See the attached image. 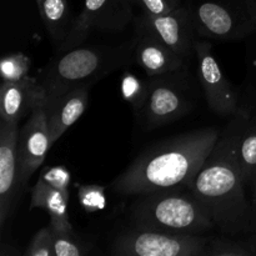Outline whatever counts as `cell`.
I'll return each instance as SVG.
<instances>
[{
    "instance_id": "22",
    "label": "cell",
    "mask_w": 256,
    "mask_h": 256,
    "mask_svg": "<svg viewBox=\"0 0 256 256\" xmlns=\"http://www.w3.org/2000/svg\"><path fill=\"white\" fill-rule=\"evenodd\" d=\"M122 98L132 105V112L136 115L146 96V78L140 79L136 75L125 72L122 79Z\"/></svg>"
},
{
    "instance_id": "17",
    "label": "cell",
    "mask_w": 256,
    "mask_h": 256,
    "mask_svg": "<svg viewBox=\"0 0 256 256\" xmlns=\"http://www.w3.org/2000/svg\"><path fill=\"white\" fill-rule=\"evenodd\" d=\"M69 195L38 180L32 190L30 209L35 208L44 209L50 216L49 225L52 229L69 232L74 229L70 222L69 212H68Z\"/></svg>"
},
{
    "instance_id": "25",
    "label": "cell",
    "mask_w": 256,
    "mask_h": 256,
    "mask_svg": "<svg viewBox=\"0 0 256 256\" xmlns=\"http://www.w3.org/2000/svg\"><path fill=\"white\" fill-rule=\"evenodd\" d=\"M38 180L42 182L44 184L49 185V186L54 188V189L65 192V194H69L72 174L64 166H52L45 169Z\"/></svg>"
},
{
    "instance_id": "30",
    "label": "cell",
    "mask_w": 256,
    "mask_h": 256,
    "mask_svg": "<svg viewBox=\"0 0 256 256\" xmlns=\"http://www.w3.org/2000/svg\"><path fill=\"white\" fill-rule=\"evenodd\" d=\"M39 2H40V0H36V4H39Z\"/></svg>"
},
{
    "instance_id": "23",
    "label": "cell",
    "mask_w": 256,
    "mask_h": 256,
    "mask_svg": "<svg viewBox=\"0 0 256 256\" xmlns=\"http://www.w3.org/2000/svg\"><path fill=\"white\" fill-rule=\"evenodd\" d=\"M104 188L100 185H82L79 186L78 196L82 209L86 212H95L102 210L106 205Z\"/></svg>"
},
{
    "instance_id": "18",
    "label": "cell",
    "mask_w": 256,
    "mask_h": 256,
    "mask_svg": "<svg viewBox=\"0 0 256 256\" xmlns=\"http://www.w3.org/2000/svg\"><path fill=\"white\" fill-rule=\"evenodd\" d=\"M38 8L56 52L69 38L76 16H72L68 0H40Z\"/></svg>"
},
{
    "instance_id": "1",
    "label": "cell",
    "mask_w": 256,
    "mask_h": 256,
    "mask_svg": "<svg viewBox=\"0 0 256 256\" xmlns=\"http://www.w3.org/2000/svg\"><path fill=\"white\" fill-rule=\"evenodd\" d=\"M222 130L204 128L158 142L118 175L110 189L129 198L168 189H188L219 140Z\"/></svg>"
},
{
    "instance_id": "28",
    "label": "cell",
    "mask_w": 256,
    "mask_h": 256,
    "mask_svg": "<svg viewBox=\"0 0 256 256\" xmlns=\"http://www.w3.org/2000/svg\"><path fill=\"white\" fill-rule=\"evenodd\" d=\"M248 195H249L250 206H252V220H250V226H252V222L256 220V175L248 189Z\"/></svg>"
},
{
    "instance_id": "29",
    "label": "cell",
    "mask_w": 256,
    "mask_h": 256,
    "mask_svg": "<svg viewBox=\"0 0 256 256\" xmlns=\"http://www.w3.org/2000/svg\"><path fill=\"white\" fill-rule=\"evenodd\" d=\"M245 236H246L248 242H249L250 246H252V252H254V256H256V220L250 226L249 234L245 235Z\"/></svg>"
},
{
    "instance_id": "16",
    "label": "cell",
    "mask_w": 256,
    "mask_h": 256,
    "mask_svg": "<svg viewBox=\"0 0 256 256\" xmlns=\"http://www.w3.org/2000/svg\"><path fill=\"white\" fill-rule=\"evenodd\" d=\"M45 102V92L36 78L25 76L18 82H2L0 89V118L19 124L38 105Z\"/></svg>"
},
{
    "instance_id": "10",
    "label": "cell",
    "mask_w": 256,
    "mask_h": 256,
    "mask_svg": "<svg viewBox=\"0 0 256 256\" xmlns=\"http://www.w3.org/2000/svg\"><path fill=\"white\" fill-rule=\"evenodd\" d=\"M134 29L144 30L174 50L178 55L192 62L195 56V42L199 39L192 14L186 4L162 15L140 12L134 18Z\"/></svg>"
},
{
    "instance_id": "27",
    "label": "cell",
    "mask_w": 256,
    "mask_h": 256,
    "mask_svg": "<svg viewBox=\"0 0 256 256\" xmlns=\"http://www.w3.org/2000/svg\"><path fill=\"white\" fill-rule=\"evenodd\" d=\"M246 40L248 75L245 82L256 88V32Z\"/></svg>"
},
{
    "instance_id": "2",
    "label": "cell",
    "mask_w": 256,
    "mask_h": 256,
    "mask_svg": "<svg viewBox=\"0 0 256 256\" xmlns=\"http://www.w3.org/2000/svg\"><path fill=\"white\" fill-rule=\"evenodd\" d=\"M238 116L222 130L212 154L196 174L190 190L204 204L220 234L248 235L252 206L236 150Z\"/></svg>"
},
{
    "instance_id": "6",
    "label": "cell",
    "mask_w": 256,
    "mask_h": 256,
    "mask_svg": "<svg viewBox=\"0 0 256 256\" xmlns=\"http://www.w3.org/2000/svg\"><path fill=\"white\" fill-rule=\"evenodd\" d=\"M199 39L244 40L256 32V0H185Z\"/></svg>"
},
{
    "instance_id": "3",
    "label": "cell",
    "mask_w": 256,
    "mask_h": 256,
    "mask_svg": "<svg viewBox=\"0 0 256 256\" xmlns=\"http://www.w3.org/2000/svg\"><path fill=\"white\" fill-rule=\"evenodd\" d=\"M134 38L118 44L79 45L55 56L38 74L45 99L72 88L92 86L120 68L134 64Z\"/></svg>"
},
{
    "instance_id": "21",
    "label": "cell",
    "mask_w": 256,
    "mask_h": 256,
    "mask_svg": "<svg viewBox=\"0 0 256 256\" xmlns=\"http://www.w3.org/2000/svg\"><path fill=\"white\" fill-rule=\"evenodd\" d=\"M32 60L22 52L5 55L0 62V75L2 82H18L29 75Z\"/></svg>"
},
{
    "instance_id": "14",
    "label": "cell",
    "mask_w": 256,
    "mask_h": 256,
    "mask_svg": "<svg viewBox=\"0 0 256 256\" xmlns=\"http://www.w3.org/2000/svg\"><path fill=\"white\" fill-rule=\"evenodd\" d=\"M89 92L90 86L80 85L45 99L44 109L52 144L84 114L89 104Z\"/></svg>"
},
{
    "instance_id": "11",
    "label": "cell",
    "mask_w": 256,
    "mask_h": 256,
    "mask_svg": "<svg viewBox=\"0 0 256 256\" xmlns=\"http://www.w3.org/2000/svg\"><path fill=\"white\" fill-rule=\"evenodd\" d=\"M20 128L16 122H0V228L12 215L19 195L22 182L18 160V136Z\"/></svg>"
},
{
    "instance_id": "8",
    "label": "cell",
    "mask_w": 256,
    "mask_h": 256,
    "mask_svg": "<svg viewBox=\"0 0 256 256\" xmlns=\"http://www.w3.org/2000/svg\"><path fill=\"white\" fill-rule=\"evenodd\" d=\"M132 0H84L66 42L55 52L62 54L82 45L92 32H119L134 22Z\"/></svg>"
},
{
    "instance_id": "12",
    "label": "cell",
    "mask_w": 256,
    "mask_h": 256,
    "mask_svg": "<svg viewBox=\"0 0 256 256\" xmlns=\"http://www.w3.org/2000/svg\"><path fill=\"white\" fill-rule=\"evenodd\" d=\"M52 146V142L50 139L42 102L32 110L18 136L19 176L22 188H25L30 176L42 166Z\"/></svg>"
},
{
    "instance_id": "5",
    "label": "cell",
    "mask_w": 256,
    "mask_h": 256,
    "mask_svg": "<svg viewBox=\"0 0 256 256\" xmlns=\"http://www.w3.org/2000/svg\"><path fill=\"white\" fill-rule=\"evenodd\" d=\"M204 96L198 74L190 65L175 72L146 76V96L135 116L146 132L182 119L194 112Z\"/></svg>"
},
{
    "instance_id": "7",
    "label": "cell",
    "mask_w": 256,
    "mask_h": 256,
    "mask_svg": "<svg viewBox=\"0 0 256 256\" xmlns=\"http://www.w3.org/2000/svg\"><path fill=\"white\" fill-rule=\"evenodd\" d=\"M209 235L178 234L126 226L110 244L112 256H206Z\"/></svg>"
},
{
    "instance_id": "26",
    "label": "cell",
    "mask_w": 256,
    "mask_h": 256,
    "mask_svg": "<svg viewBox=\"0 0 256 256\" xmlns=\"http://www.w3.org/2000/svg\"><path fill=\"white\" fill-rule=\"evenodd\" d=\"M132 2L145 14L162 15L176 9L185 0H132Z\"/></svg>"
},
{
    "instance_id": "13",
    "label": "cell",
    "mask_w": 256,
    "mask_h": 256,
    "mask_svg": "<svg viewBox=\"0 0 256 256\" xmlns=\"http://www.w3.org/2000/svg\"><path fill=\"white\" fill-rule=\"evenodd\" d=\"M238 116L236 150L246 189L256 175V88L245 82Z\"/></svg>"
},
{
    "instance_id": "4",
    "label": "cell",
    "mask_w": 256,
    "mask_h": 256,
    "mask_svg": "<svg viewBox=\"0 0 256 256\" xmlns=\"http://www.w3.org/2000/svg\"><path fill=\"white\" fill-rule=\"evenodd\" d=\"M132 198L126 208L130 226L194 235L215 230L206 208L190 188L158 190Z\"/></svg>"
},
{
    "instance_id": "15",
    "label": "cell",
    "mask_w": 256,
    "mask_h": 256,
    "mask_svg": "<svg viewBox=\"0 0 256 256\" xmlns=\"http://www.w3.org/2000/svg\"><path fill=\"white\" fill-rule=\"evenodd\" d=\"M134 64L142 68L146 76L175 72L190 65L184 58L144 30L134 29Z\"/></svg>"
},
{
    "instance_id": "24",
    "label": "cell",
    "mask_w": 256,
    "mask_h": 256,
    "mask_svg": "<svg viewBox=\"0 0 256 256\" xmlns=\"http://www.w3.org/2000/svg\"><path fill=\"white\" fill-rule=\"evenodd\" d=\"M25 256H54V240L50 225L40 229L28 244Z\"/></svg>"
},
{
    "instance_id": "20",
    "label": "cell",
    "mask_w": 256,
    "mask_h": 256,
    "mask_svg": "<svg viewBox=\"0 0 256 256\" xmlns=\"http://www.w3.org/2000/svg\"><path fill=\"white\" fill-rule=\"evenodd\" d=\"M54 256H84L92 254L94 245L80 238L74 229L60 232L52 229Z\"/></svg>"
},
{
    "instance_id": "9",
    "label": "cell",
    "mask_w": 256,
    "mask_h": 256,
    "mask_svg": "<svg viewBox=\"0 0 256 256\" xmlns=\"http://www.w3.org/2000/svg\"><path fill=\"white\" fill-rule=\"evenodd\" d=\"M195 56L198 76L209 109L219 116H235L242 108V88L226 79L215 59L210 40L195 42Z\"/></svg>"
},
{
    "instance_id": "19",
    "label": "cell",
    "mask_w": 256,
    "mask_h": 256,
    "mask_svg": "<svg viewBox=\"0 0 256 256\" xmlns=\"http://www.w3.org/2000/svg\"><path fill=\"white\" fill-rule=\"evenodd\" d=\"M206 256H254L245 235H209Z\"/></svg>"
}]
</instances>
